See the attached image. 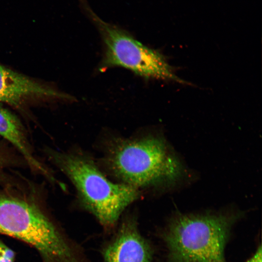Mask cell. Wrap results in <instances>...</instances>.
Masks as SVG:
<instances>
[{
    "label": "cell",
    "mask_w": 262,
    "mask_h": 262,
    "mask_svg": "<svg viewBox=\"0 0 262 262\" xmlns=\"http://www.w3.org/2000/svg\"><path fill=\"white\" fill-rule=\"evenodd\" d=\"M0 234L33 247L43 262H88L83 251L33 201L0 193Z\"/></svg>",
    "instance_id": "6da1fadb"
},
{
    "label": "cell",
    "mask_w": 262,
    "mask_h": 262,
    "mask_svg": "<svg viewBox=\"0 0 262 262\" xmlns=\"http://www.w3.org/2000/svg\"><path fill=\"white\" fill-rule=\"evenodd\" d=\"M103 164L121 183L138 190L173 182L182 173L165 142L152 135L113 139L105 148Z\"/></svg>",
    "instance_id": "7a4b0ae2"
},
{
    "label": "cell",
    "mask_w": 262,
    "mask_h": 262,
    "mask_svg": "<svg viewBox=\"0 0 262 262\" xmlns=\"http://www.w3.org/2000/svg\"><path fill=\"white\" fill-rule=\"evenodd\" d=\"M50 157L75 186L82 207L94 215L107 232L114 229L122 212L140 196L137 188L108 179L82 153L54 151Z\"/></svg>",
    "instance_id": "3957f363"
},
{
    "label": "cell",
    "mask_w": 262,
    "mask_h": 262,
    "mask_svg": "<svg viewBox=\"0 0 262 262\" xmlns=\"http://www.w3.org/2000/svg\"><path fill=\"white\" fill-rule=\"evenodd\" d=\"M236 215L180 214L162 234L172 262H225V248Z\"/></svg>",
    "instance_id": "277c9868"
},
{
    "label": "cell",
    "mask_w": 262,
    "mask_h": 262,
    "mask_svg": "<svg viewBox=\"0 0 262 262\" xmlns=\"http://www.w3.org/2000/svg\"><path fill=\"white\" fill-rule=\"evenodd\" d=\"M81 9L95 25L104 45L100 72L121 67L145 79H159L184 83L178 77L164 56L158 50L143 44L126 30L101 19L87 0H78Z\"/></svg>",
    "instance_id": "5b68a950"
},
{
    "label": "cell",
    "mask_w": 262,
    "mask_h": 262,
    "mask_svg": "<svg viewBox=\"0 0 262 262\" xmlns=\"http://www.w3.org/2000/svg\"><path fill=\"white\" fill-rule=\"evenodd\" d=\"M103 262H151L152 248L133 215L126 217L101 249Z\"/></svg>",
    "instance_id": "8992f818"
},
{
    "label": "cell",
    "mask_w": 262,
    "mask_h": 262,
    "mask_svg": "<svg viewBox=\"0 0 262 262\" xmlns=\"http://www.w3.org/2000/svg\"><path fill=\"white\" fill-rule=\"evenodd\" d=\"M35 97L71 98L0 65V101L17 106Z\"/></svg>",
    "instance_id": "52a82bcc"
},
{
    "label": "cell",
    "mask_w": 262,
    "mask_h": 262,
    "mask_svg": "<svg viewBox=\"0 0 262 262\" xmlns=\"http://www.w3.org/2000/svg\"><path fill=\"white\" fill-rule=\"evenodd\" d=\"M15 252L0 238V262H15Z\"/></svg>",
    "instance_id": "ba28073f"
},
{
    "label": "cell",
    "mask_w": 262,
    "mask_h": 262,
    "mask_svg": "<svg viewBox=\"0 0 262 262\" xmlns=\"http://www.w3.org/2000/svg\"><path fill=\"white\" fill-rule=\"evenodd\" d=\"M8 158L0 147V175L3 173L4 168L8 164Z\"/></svg>",
    "instance_id": "9c48e42d"
},
{
    "label": "cell",
    "mask_w": 262,
    "mask_h": 262,
    "mask_svg": "<svg viewBox=\"0 0 262 262\" xmlns=\"http://www.w3.org/2000/svg\"><path fill=\"white\" fill-rule=\"evenodd\" d=\"M246 262H262V249L261 246L257 249L254 255Z\"/></svg>",
    "instance_id": "30bf717a"
}]
</instances>
